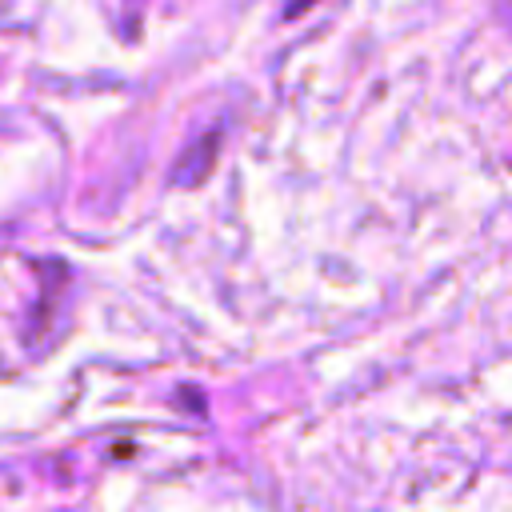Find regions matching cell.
I'll use <instances>...</instances> for the list:
<instances>
[{"mask_svg":"<svg viewBox=\"0 0 512 512\" xmlns=\"http://www.w3.org/2000/svg\"><path fill=\"white\" fill-rule=\"evenodd\" d=\"M216 152H220V128L200 132V136H196V140H192V144L180 152V160H176V168H172V184H180V188L200 184V180L212 172Z\"/></svg>","mask_w":512,"mask_h":512,"instance_id":"6da1fadb","label":"cell"}]
</instances>
